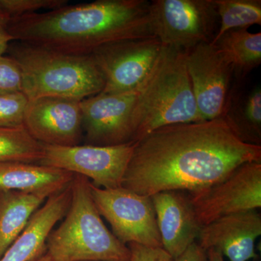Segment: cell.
Here are the masks:
<instances>
[{"mask_svg":"<svg viewBox=\"0 0 261 261\" xmlns=\"http://www.w3.org/2000/svg\"><path fill=\"white\" fill-rule=\"evenodd\" d=\"M47 199L37 194L0 190V258Z\"/></svg>","mask_w":261,"mask_h":261,"instance_id":"19","label":"cell"},{"mask_svg":"<svg viewBox=\"0 0 261 261\" xmlns=\"http://www.w3.org/2000/svg\"><path fill=\"white\" fill-rule=\"evenodd\" d=\"M74 174L51 166L35 163H0V190H13L48 197L63 191Z\"/></svg>","mask_w":261,"mask_h":261,"instance_id":"17","label":"cell"},{"mask_svg":"<svg viewBox=\"0 0 261 261\" xmlns=\"http://www.w3.org/2000/svg\"><path fill=\"white\" fill-rule=\"evenodd\" d=\"M242 82H233L221 118L242 140L260 145V86L243 88Z\"/></svg>","mask_w":261,"mask_h":261,"instance_id":"18","label":"cell"},{"mask_svg":"<svg viewBox=\"0 0 261 261\" xmlns=\"http://www.w3.org/2000/svg\"><path fill=\"white\" fill-rule=\"evenodd\" d=\"M206 251H207V257H208V261H224L222 254L218 250L211 248Z\"/></svg>","mask_w":261,"mask_h":261,"instance_id":"29","label":"cell"},{"mask_svg":"<svg viewBox=\"0 0 261 261\" xmlns=\"http://www.w3.org/2000/svg\"><path fill=\"white\" fill-rule=\"evenodd\" d=\"M136 142L121 187L148 197L197 191L261 162V145L242 140L223 118L161 127Z\"/></svg>","mask_w":261,"mask_h":261,"instance_id":"1","label":"cell"},{"mask_svg":"<svg viewBox=\"0 0 261 261\" xmlns=\"http://www.w3.org/2000/svg\"><path fill=\"white\" fill-rule=\"evenodd\" d=\"M10 19L0 10V56H4L12 42H14L8 31Z\"/></svg>","mask_w":261,"mask_h":261,"instance_id":"28","label":"cell"},{"mask_svg":"<svg viewBox=\"0 0 261 261\" xmlns=\"http://www.w3.org/2000/svg\"><path fill=\"white\" fill-rule=\"evenodd\" d=\"M201 121L204 120L187 72L186 51L163 46L152 69L138 87L132 113V142L161 127Z\"/></svg>","mask_w":261,"mask_h":261,"instance_id":"3","label":"cell"},{"mask_svg":"<svg viewBox=\"0 0 261 261\" xmlns=\"http://www.w3.org/2000/svg\"><path fill=\"white\" fill-rule=\"evenodd\" d=\"M67 0H0V10L12 19L57 9L68 5Z\"/></svg>","mask_w":261,"mask_h":261,"instance_id":"24","label":"cell"},{"mask_svg":"<svg viewBox=\"0 0 261 261\" xmlns=\"http://www.w3.org/2000/svg\"><path fill=\"white\" fill-rule=\"evenodd\" d=\"M261 235V216L257 210L224 216L201 228L197 243L204 250L215 249L230 261L257 257L255 243Z\"/></svg>","mask_w":261,"mask_h":261,"instance_id":"14","label":"cell"},{"mask_svg":"<svg viewBox=\"0 0 261 261\" xmlns=\"http://www.w3.org/2000/svg\"><path fill=\"white\" fill-rule=\"evenodd\" d=\"M172 261H208V257L207 251L195 242Z\"/></svg>","mask_w":261,"mask_h":261,"instance_id":"27","label":"cell"},{"mask_svg":"<svg viewBox=\"0 0 261 261\" xmlns=\"http://www.w3.org/2000/svg\"><path fill=\"white\" fill-rule=\"evenodd\" d=\"M136 143L69 147L43 145L44 156L39 164L81 175L99 188L116 189L122 186Z\"/></svg>","mask_w":261,"mask_h":261,"instance_id":"7","label":"cell"},{"mask_svg":"<svg viewBox=\"0 0 261 261\" xmlns=\"http://www.w3.org/2000/svg\"><path fill=\"white\" fill-rule=\"evenodd\" d=\"M163 45L155 37L112 43L91 56L105 81L102 93L114 94L137 88L151 69Z\"/></svg>","mask_w":261,"mask_h":261,"instance_id":"10","label":"cell"},{"mask_svg":"<svg viewBox=\"0 0 261 261\" xmlns=\"http://www.w3.org/2000/svg\"><path fill=\"white\" fill-rule=\"evenodd\" d=\"M138 87L119 93L102 92L80 101L87 145L112 146L132 142V113Z\"/></svg>","mask_w":261,"mask_h":261,"instance_id":"12","label":"cell"},{"mask_svg":"<svg viewBox=\"0 0 261 261\" xmlns=\"http://www.w3.org/2000/svg\"><path fill=\"white\" fill-rule=\"evenodd\" d=\"M162 247L176 258L198 238L199 224L188 193L181 190L151 196Z\"/></svg>","mask_w":261,"mask_h":261,"instance_id":"15","label":"cell"},{"mask_svg":"<svg viewBox=\"0 0 261 261\" xmlns=\"http://www.w3.org/2000/svg\"><path fill=\"white\" fill-rule=\"evenodd\" d=\"M91 192L99 214L107 220L120 242L162 247L151 197L122 187L106 190L92 183Z\"/></svg>","mask_w":261,"mask_h":261,"instance_id":"8","label":"cell"},{"mask_svg":"<svg viewBox=\"0 0 261 261\" xmlns=\"http://www.w3.org/2000/svg\"><path fill=\"white\" fill-rule=\"evenodd\" d=\"M186 64L202 119L221 118L233 82L231 65L211 43H201L187 50Z\"/></svg>","mask_w":261,"mask_h":261,"instance_id":"11","label":"cell"},{"mask_svg":"<svg viewBox=\"0 0 261 261\" xmlns=\"http://www.w3.org/2000/svg\"><path fill=\"white\" fill-rule=\"evenodd\" d=\"M22 92V75L10 56H0V94Z\"/></svg>","mask_w":261,"mask_h":261,"instance_id":"25","label":"cell"},{"mask_svg":"<svg viewBox=\"0 0 261 261\" xmlns=\"http://www.w3.org/2000/svg\"><path fill=\"white\" fill-rule=\"evenodd\" d=\"M71 199L70 185L48 197L32 215L28 224L8 247L0 261H31L47 251V240L53 228L65 217Z\"/></svg>","mask_w":261,"mask_h":261,"instance_id":"16","label":"cell"},{"mask_svg":"<svg viewBox=\"0 0 261 261\" xmlns=\"http://www.w3.org/2000/svg\"><path fill=\"white\" fill-rule=\"evenodd\" d=\"M149 15L154 37L163 46L181 50L212 42L219 29L214 0H152Z\"/></svg>","mask_w":261,"mask_h":261,"instance_id":"6","label":"cell"},{"mask_svg":"<svg viewBox=\"0 0 261 261\" xmlns=\"http://www.w3.org/2000/svg\"><path fill=\"white\" fill-rule=\"evenodd\" d=\"M8 31L14 42L75 56H91L112 43L154 37L146 0L68 4L12 19Z\"/></svg>","mask_w":261,"mask_h":261,"instance_id":"2","label":"cell"},{"mask_svg":"<svg viewBox=\"0 0 261 261\" xmlns=\"http://www.w3.org/2000/svg\"><path fill=\"white\" fill-rule=\"evenodd\" d=\"M187 193L202 227L228 215L257 210L261 207V162L245 163L221 181Z\"/></svg>","mask_w":261,"mask_h":261,"instance_id":"9","label":"cell"},{"mask_svg":"<svg viewBox=\"0 0 261 261\" xmlns=\"http://www.w3.org/2000/svg\"><path fill=\"white\" fill-rule=\"evenodd\" d=\"M219 17V27L214 43L223 34L233 29L261 25L260 0H214Z\"/></svg>","mask_w":261,"mask_h":261,"instance_id":"22","label":"cell"},{"mask_svg":"<svg viewBox=\"0 0 261 261\" xmlns=\"http://www.w3.org/2000/svg\"><path fill=\"white\" fill-rule=\"evenodd\" d=\"M7 53L22 75L29 101L44 97L82 101L100 93L105 81L92 56H75L25 43L12 42Z\"/></svg>","mask_w":261,"mask_h":261,"instance_id":"4","label":"cell"},{"mask_svg":"<svg viewBox=\"0 0 261 261\" xmlns=\"http://www.w3.org/2000/svg\"><path fill=\"white\" fill-rule=\"evenodd\" d=\"M211 44L231 65L237 82L245 80L261 63L260 32L252 33L248 29H233Z\"/></svg>","mask_w":261,"mask_h":261,"instance_id":"20","label":"cell"},{"mask_svg":"<svg viewBox=\"0 0 261 261\" xmlns=\"http://www.w3.org/2000/svg\"><path fill=\"white\" fill-rule=\"evenodd\" d=\"M43 156L44 145L33 138L25 127H0V163L39 164Z\"/></svg>","mask_w":261,"mask_h":261,"instance_id":"21","label":"cell"},{"mask_svg":"<svg viewBox=\"0 0 261 261\" xmlns=\"http://www.w3.org/2000/svg\"><path fill=\"white\" fill-rule=\"evenodd\" d=\"M23 126L43 145H79L83 136L80 102L56 97L29 101Z\"/></svg>","mask_w":261,"mask_h":261,"instance_id":"13","label":"cell"},{"mask_svg":"<svg viewBox=\"0 0 261 261\" xmlns=\"http://www.w3.org/2000/svg\"><path fill=\"white\" fill-rule=\"evenodd\" d=\"M69 208L49 233L47 252L55 261H130L127 245L106 227L92 198L91 181L74 174Z\"/></svg>","mask_w":261,"mask_h":261,"instance_id":"5","label":"cell"},{"mask_svg":"<svg viewBox=\"0 0 261 261\" xmlns=\"http://www.w3.org/2000/svg\"><path fill=\"white\" fill-rule=\"evenodd\" d=\"M31 261H55L47 251Z\"/></svg>","mask_w":261,"mask_h":261,"instance_id":"30","label":"cell"},{"mask_svg":"<svg viewBox=\"0 0 261 261\" xmlns=\"http://www.w3.org/2000/svg\"><path fill=\"white\" fill-rule=\"evenodd\" d=\"M130 251V261H172V257L163 247H152L128 244Z\"/></svg>","mask_w":261,"mask_h":261,"instance_id":"26","label":"cell"},{"mask_svg":"<svg viewBox=\"0 0 261 261\" xmlns=\"http://www.w3.org/2000/svg\"><path fill=\"white\" fill-rule=\"evenodd\" d=\"M28 103V98L22 92L0 94V127L23 126Z\"/></svg>","mask_w":261,"mask_h":261,"instance_id":"23","label":"cell"}]
</instances>
